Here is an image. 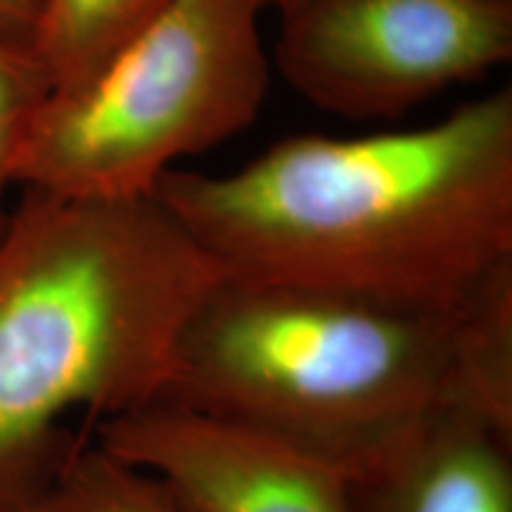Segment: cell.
Here are the masks:
<instances>
[{
  "mask_svg": "<svg viewBox=\"0 0 512 512\" xmlns=\"http://www.w3.org/2000/svg\"><path fill=\"white\" fill-rule=\"evenodd\" d=\"M152 197L226 278L463 306L512 271V88L422 128L287 138L235 174L171 169Z\"/></svg>",
  "mask_w": 512,
  "mask_h": 512,
  "instance_id": "6da1fadb",
  "label": "cell"
},
{
  "mask_svg": "<svg viewBox=\"0 0 512 512\" xmlns=\"http://www.w3.org/2000/svg\"><path fill=\"white\" fill-rule=\"evenodd\" d=\"M164 403L354 470L446 408L512 427V271L453 309L221 275Z\"/></svg>",
  "mask_w": 512,
  "mask_h": 512,
  "instance_id": "7a4b0ae2",
  "label": "cell"
},
{
  "mask_svg": "<svg viewBox=\"0 0 512 512\" xmlns=\"http://www.w3.org/2000/svg\"><path fill=\"white\" fill-rule=\"evenodd\" d=\"M221 278L155 197L24 190L0 233V512L53 484L98 422L162 401L181 332Z\"/></svg>",
  "mask_w": 512,
  "mask_h": 512,
  "instance_id": "3957f363",
  "label": "cell"
},
{
  "mask_svg": "<svg viewBox=\"0 0 512 512\" xmlns=\"http://www.w3.org/2000/svg\"><path fill=\"white\" fill-rule=\"evenodd\" d=\"M254 0H174L76 86L50 91L15 162L24 190L140 200L247 128L268 88Z\"/></svg>",
  "mask_w": 512,
  "mask_h": 512,
  "instance_id": "277c9868",
  "label": "cell"
},
{
  "mask_svg": "<svg viewBox=\"0 0 512 512\" xmlns=\"http://www.w3.org/2000/svg\"><path fill=\"white\" fill-rule=\"evenodd\" d=\"M275 62L302 98L394 119L512 57V0H278Z\"/></svg>",
  "mask_w": 512,
  "mask_h": 512,
  "instance_id": "5b68a950",
  "label": "cell"
},
{
  "mask_svg": "<svg viewBox=\"0 0 512 512\" xmlns=\"http://www.w3.org/2000/svg\"><path fill=\"white\" fill-rule=\"evenodd\" d=\"M95 444L162 479L183 512H351L342 467L174 403L98 422Z\"/></svg>",
  "mask_w": 512,
  "mask_h": 512,
  "instance_id": "8992f818",
  "label": "cell"
},
{
  "mask_svg": "<svg viewBox=\"0 0 512 512\" xmlns=\"http://www.w3.org/2000/svg\"><path fill=\"white\" fill-rule=\"evenodd\" d=\"M347 489L351 512H512V427L432 413L349 470Z\"/></svg>",
  "mask_w": 512,
  "mask_h": 512,
  "instance_id": "52a82bcc",
  "label": "cell"
},
{
  "mask_svg": "<svg viewBox=\"0 0 512 512\" xmlns=\"http://www.w3.org/2000/svg\"><path fill=\"white\" fill-rule=\"evenodd\" d=\"M174 0H41L34 57L50 91L76 86Z\"/></svg>",
  "mask_w": 512,
  "mask_h": 512,
  "instance_id": "ba28073f",
  "label": "cell"
},
{
  "mask_svg": "<svg viewBox=\"0 0 512 512\" xmlns=\"http://www.w3.org/2000/svg\"><path fill=\"white\" fill-rule=\"evenodd\" d=\"M17 512H183L152 472L83 444L43 494Z\"/></svg>",
  "mask_w": 512,
  "mask_h": 512,
  "instance_id": "9c48e42d",
  "label": "cell"
},
{
  "mask_svg": "<svg viewBox=\"0 0 512 512\" xmlns=\"http://www.w3.org/2000/svg\"><path fill=\"white\" fill-rule=\"evenodd\" d=\"M48 93V79L34 53L0 41V233L10 219L5 195L15 185L17 155Z\"/></svg>",
  "mask_w": 512,
  "mask_h": 512,
  "instance_id": "30bf717a",
  "label": "cell"
},
{
  "mask_svg": "<svg viewBox=\"0 0 512 512\" xmlns=\"http://www.w3.org/2000/svg\"><path fill=\"white\" fill-rule=\"evenodd\" d=\"M41 0H0V41L34 53Z\"/></svg>",
  "mask_w": 512,
  "mask_h": 512,
  "instance_id": "8fae6325",
  "label": "cell"
},
{
  "mask_svg": "<svg viewBox=\"0 0 512 512\" xmlns=\"http://www.w3.org/2000/svg\"><path fill=\"white\" fill-rule=\"evenodd\" d=\"M254 3L259 5L261 10H264V8H273V5H275V0H254Z\"/></svg>",
  "mask_w": 512,
  "mask_h": 512,
  "instance_id": "7c38bea8",
  "label": "cell"
},
{
  "mask_svg": "<svg viewBox=\"0 0 512 512\" xmlns=\"http://www.w3.org/2000/svg\"><path fill=\"white\" fill-rule=\"evenodd\" d=\"M275 3H278V0H275Z\"/></svg>",
  "mask_w": 512,
  "mask_h": 512,
  "instance_id": "4fadbf2b",
  "label": "cell"
}]
</instances>
